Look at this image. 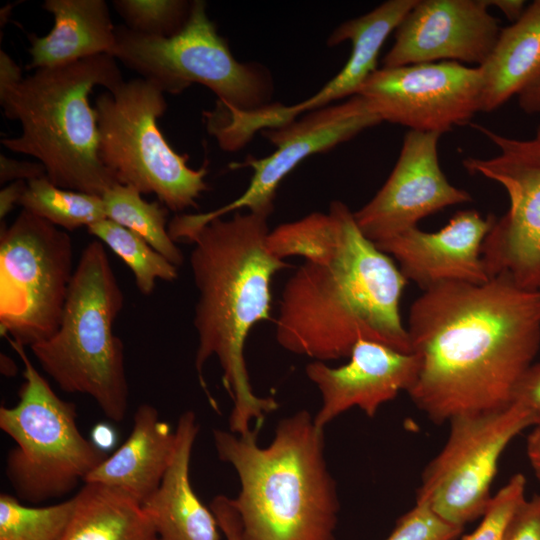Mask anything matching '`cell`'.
I'll return each mask as SVG.
<instances>
[{"label":"cell","instance_id":"1","mask_svg":"<svg viewBox=\"0 0 540 540\" xmlns=\"http://www.w3.org/2000/svg\"><path fill=\"white\" fill-rule=\"evenodd\" d=\"M273 248L282 259L305 260L280 298L275 335L283 349L321 362L349 357L360 340L412 353L400 315L407 280L346 204L281 224Z\"/></svg>","mask_w":540,"mask_h":540},{"label":"cell","instance_id":"2","mask_svg":"<svg viewBox=\"0 0 540 540\" xmlns=\"http://www.w3.org/2000/svg\"><path fill=\"white\" fill-rule=\"evenodd\" d=\"M418 377L407 392L433 423L502 409L540 347V290L505 275L419 296L407 326Z\"/></svg>","mask_w":540,"mask_h":540},{"label":"cell","instance_id":"3","mask_svg":"<svg viewBox=\"0 0 540 540\" xmlns=\"http://www.w3.org/2000/svg\"><path fill=\"white\" fill-rule=\"evenodd\" d=\"M267 219L236 211L230 218L205 223L187 241L194 244L190 266L199 292L193 319L198 335L195 368L211 398L203 369L211 357L218 359L233 401L230 431L239 435L278 408L274 398L254 393L244 356L251 329L271 318L273 276L290 266L267 247Z\"/></svg>","mask_w":540,"mask_h":540},{"label":"cell","instance_id":"4","mask_svg":"<svg viewBox=\"0 0 540 540\" xmlns=\"http://www.w3.org/2000/svg\"><path fill=\"white\" fill-rule=\"evenodd\" d=\"M257 434L258 427L242 435L213 430L219 459L239 478L232 502L243 540H336L337 485L314 416L300 410L281 419L265 447Z\"/></svg>","mask_w":540,"mask_h":540},{"label":"cell","instance_id":"5","mask_svg":"<svg viewBox=\"0 0 540 540\" xmlns=\"http://www.w3.org/2000/svg\"><path fill=\"white\" fill-rule=\"evenodd\" d=\"M109 54L35 70L0 88L4 115L21 124L18 137L1 143L40 162L56 186L102 196L117 183L98 152L97 113L89 103L96 86L112 90L124 80Z\"/></svg>","mask_w":540,"mask_h":540},{"label":"cell","instance_id":"6","mask_svg":"<svg viewBox=\"0 0 540 540\" xmlns=\"http://www.w3.org/2000/svg\"><path fill=\"white\" fill-rule=\"evenodd\" d=\"M123 305L104 245L94 240L74 270L57 332L30 347L61 390L92 397L115 422L125 418L129 396L124 345L112 330Z\"/></svg>","mask_w":540,"mask_h":540},{"label":"cell","instance_id":"7","mask_svg":"<svg viewBox=\"0 0 540 540\" xmlns=\"http://www.w3.org/2000/svg\"><path fill=\"white\" fill-rule=\"evenodd\" d=\"M8 341L23 362L24 382L18 402L0 407V428L16 444L5 474L20 501L39 504L72 492L108 455L81 434L76 405L58 397L23 345Z\"/></svg>","mask_w":540,"mask_h":540},{"label":"cell","instance_id":"8","mask_svg":"<svg viewBox=\"0 0 540 540\" xmlns=\"http://www.w3.org/2000/svg\"><path fill=\"white\" fill-rule=\"evenodd\" d=\"M166 109L165 94L143 78L105 90L95 101L98 152L117 183L153 193L180 214L196 208L208 189V162L193 169L187 164L189 156L170 146L158 125Z\"/></svg>","mask_w":540,"mask_h":540},{"label":"cell","instance_id":"9","mask_svg":"<svg viewBox=\"0 0 540 540\" xmlns=\"http://www.w3.org/2000/svg\"><path fill=\"white\" fill-rule=\"evenodd\" d=\"M111 56L162 92L180 94L193 84L209 88L223 104L250 111L271 104L274 83L269 69L239 62L207 14L203 0H193L183 28L170 37L136 33L116 26Z\"/></svg>","mask_w":540,"mask_h":540},{"label":"cell","instance_id":"10","mask_svg":"<svg viewBox=\"0 0 540 540\" xmlns=\"http://www.w3.org/2000/svg\"><path fill=\"white\" fill-rule=\"evenodd\" d=\"M65 230L24 209L0 230V334L25 346L53 336L73 278Z\"/></svg>","mask_w":540,"mask_h":540},{"label":"cell","instance_id":"11","mask_svg":"<svg viewBox=\"0 0 540 540\" xmlns=\"http://www.w3.org/2000/svg\"><path fill=\"white\" fill-rule=\"evenodd\" d=\"M448 439L425 467L416 493L447 523L464 528L481 518L491 498L500 457L523 430L534 427L521 404L463 414L450 421Z\"/></svg>","mask_w":540,"mask_h":540},{"label":"cell","instance_id":"12","mask_svg":"<svg viewBox=\"0 0 540 540\" xmlns=\"http://www.w3.org/2000/svg\"><path fill=\"white\" fill-rule=\"evenodd\" d=\"M474 127L499 152L486 159L467 157L463 167L499 183L509 198L508 211L495 219L482 245L488 276L505 275L522 288L540 290V125L528 139Z\"/></svg>","mask_w":540,"mask_h":540},{"label":"cell","instance_id":"13","mask_svg":"<svg viewBox=\"0 0 540 540\" xmlns=\"http://www.w3.org/2000/svg\"><path fill=\"white\" fill-rule=\"evenodd\" d=\"M380 123L382 120L366 100L356 94L340 103L303 114L278 128L263 130L261 133L276 149L266 157L249 155L243 162L229 165L231 169H253L244 193L210 212L176 214L168 225L170 236L175 242H187L205 223L241 209L269 217L280 183L304 159L329 151Z\"/></svg>","mask_w":540,"mask_h":540},{"label":"cell","instance_id":"14","mask_svg":"<svg viewBox=\"0 0 540 540\" xmlns=\"http://www.w3.org/2000/svg\"><path fill=\"white\" fill-rule=\"evenodd\" d=\"M482 91L479 66L442 61L382 67L357 94L382 122L442 135L481 112Z\"/></svg>","mask_w":540,"mask_h":540},{"label":"cell","instance_id":"15","mask_svg":"<svg viewBox=\"0 0 540 540\" xmlns=\"http://www.w3.org/2000/svg\"><path fill=\"white\" fill-rule=\"evenodd\" d=\"M441 134L409 130L398 160L375 196L353 212L363 235L374 243L417 227L418 222L446 207L472 201L452 185L438 157Z\"/></svg>","mask_w":540,"mask_h":540},{"label":"cell","instance_id":"16","mask_svg":"<svg viewBox=\"0 0 540 540\" xmlns=\"http://www.w3.org/2000/svg\"><path fill=\"white\" fill-rule=\"evenodd\" d=\"M500 30L487 0H418L396 28L383 67L442 61L480 66Z\"/></svg>","mask_w":540,"mask_h":540},{"label":"cell","instance_id":"17","mask_svg":"<svg viewBox=\"0 0 540 540\" xmlns=\"http://www.w3.org/2000/svg\"><path fill=\"white\" fill-rule=\"evenodd\" d=\"M349 357V362L339 367L314 361L305 368L322 398L314 416L320 429L353 407L374 417L381 405L412 388L420 370L415 353L399 352L367 340L357 342Z\"/></svg>","mask_w":540,"mask_h":540},{"label":"cell","instance_id":"18","mask_svg":"<svg viewBox=\"0 0 540 540\" xmlns=\"http://www.w3.org/2000/svg\"><path fill=\"white\" fill-rule=\"evenodd\" d=\"M495 219L473 209L461 210L437 232L414 227L375 245L423 291L449 282L483 284L490 278L481 250Z\"/></svg>","mask_w":540,"mask_h":540},{"label":"cell","instance_id":"19","mask_svg":"<svg viewBox=\"0 0 540 540\" xmlns=\"http://www.w3.org/2000/svg\"><path fill=\"white\" fill-rule=\"evenodd\" d=\"M199 433L194 412L186 411L175 429V450L158 489L142 503L159 540H220L214 513L193 490L190 460Z\"/></svg>","mask_w":540,"mask_h":540},{"label":"cell","instance_id":"20","mask_svg":"<svg viewBox=\"0 0 540 540\" xmlns=\"http://www.w3.org/2000/svg\"><path fill=\"white\" fill-rule=\"evenodd\" d=\"M175 442V430L160 419L158 410L151 404H141L126 441L84 483L119 488L142 505L158 489L172 460Z\"/></svg>","mask_w":540,"mask_h":540},{"label":"cell","instance_id":"21","mask_svg":"<svg viewBox=\"0 0 540 540\" xmlns=\"http://www.w3.org/2000/svg\"><path fill=\"white\" fill-rule=\"evenodd\" d=\"M54 25L44 36L30 34V69L68 65L101 54H112L115 29L104 0H45Z\"/></svg>","mask_w":540,"mask_h":540},{"label":"cell","instance_id":"22","mask_svg":"<svg viewBox=\"0 0 540 540\" xmlns=\"http://www.w3.org/2000/svg\"><path fill=\"white\" fill-rule=\"evenodd\" d=\"M483 75L481 112H491L511 97L540 85V0L501 28L496 43L479 66Z\"/></svg>","mask_w":540,"mask_h":540},{"label":"cell","instance_id":"23","mask_svg":"<svg viewBox=\"0 0 540 540\" xmlns=\"http://www.w3.org/2000/svg\"><path fill=\"white\" fill-rule=\"evenodd\" d=\"M63 540H159L141 503L127 492L84 483Z\"/></svg>","mask_w":540,"mask_h":540},{"label":"cell","instance_id":"24","mask_svg":"<svg viewBox=\"0 0 540 540\" xmlns=\"http://www.w3.org/2000/svg\"><path fill=\"white\" fill-rule=\"evenodd\" d=\"M106 218L131 230L176 267L184 261L171 238L167 211L158 202H148L135 188L116 183L101 196Z\"/></svg>","mask_w":540,"mask_h":540},{"label":"cell","instance_id":"25","mask_svg":"<svg viewBox=\"0 0 540 540\" xmlns=\"http://www.w3.org/2000/svg\"><path fill=\"white\" fill-rule=\"evenodd\" d=\"M18 205L69 231L106 219L101 196L58 187L47 176L28 181Z\"/></svg>","mask_w":540,"mask_h":540},{"label":"cell","instance_id":"26","mask_svg":"<svg viewBox=\"0 0 540 540\" xmlns=\"http://www.w3.org/2000/svg\"><path fill=\"white\" fill-rule=\"evenodd\" d=\"M87 229L129 267L141 294L150 295L157 279L170 282L177 278V267L131 230L107 218Z\"/></svg>","mask_w":540,"mask_h":540},{"label":"cell","instance_id":"27","mask_svg":"<svg viewBox=\"0 0 540 540\" xmlns=\"http://www.w3.org/2000/svg\"><path fill=\"white\" fill-rule=\"evenodd\" d=\"M76 497L48 506H27L11 494H0V540H63Z\"/></svg>","mask_w":540,"mask_h":540},{"label":"cell","instance_id":"28","mask_svg":"<svg viewBox=\"0 0 540 540\" xmlns=\"http://www.w3.org/2000/svg\"><path fill=\"white\" fill-rule=\"evenodd\" d=\"M112 3L127 28L154 37H170L179 32L192 7V1L186 0H114Z\"/></svg>","mask_w":540,"mask_h":540},{"label":"cell","instance_id":"29","mask_svg":"<svg viewBox=\"0 0 540 540\" xmlns=\"http://www.w3.org/2000/svg\"><path fill=\"white\" fill-rule=\"evenodd\" d=\"M525 489L524 475L514 474L495 495H492L478 527L461 540H503L511 517L526 499Z\"/></svg>","mask_w":540,"mask_h":540},{"label":"cell","instance_id":"30","mask_svg":"<svg viewBox=\"0 0 540 540\" xmlns=\"http://www.w3.org/2000/svg\"><path fill=\"white\" fill-rule=\"evenodd\" d=\"M462 530L440 518L427 502L416 500L385 540H454Z\"/></svg>","mask_w":540,"mask_h":540},{"label":"cell","instance_id":"31","mask_svg":"<svg viewBox=\"0 0 540 540\" xmlns=\"http://www.w3.org/2000/svg\"><path fill=\"white\" fill-rule=\"evenodd\" d=\"M503 540H540V494L525 499L511 517Z\"/></svg>","mask_w":540,"mask_h":540},{"label":"cell","instance_id":"32","mask_svg":"<svg viewBox=\"0 0 540 540\" xmlns=\"http://www.w3.org/2000/svg\"><path fill=\"white\" fill-rule=\"evenodd\" d=\"M512 402L530 412L534 426L540 425V363L532 364L522 375L514 389Z\"/></svg>","mask_w":540,"mask_h":540},{"label":"cell","instance_id":"33","mask_svg":"<svg viewBox=\"0 0 540 540\" xmlns=\"http://www.w3.org/2000/svg\"><path fill=\"white\" fill-rule=\"evenodd\" d=\"M209 508L214 513L220 531L226 540H243L240 517L232 498L217 495L211 501Z\"/></svg>","mask_w":540,"mask_h":540},{"label":"cell","instance_id":"34","mask_svg":"<svg viewBox=\"0 0 540 540\" xmlns=\"http://www.w3.org/2000/svg\"><path fill=\"white\" fill-rule=\"evenodd\" d=\"M46 175V170L40 162L16 160L3 154L0 155V182L18 180L30 181Z\"/></svg>","mask_w":540,"mask_h":540},{"label":"cell","instance_id":"35","mask_svg":"<svg viewBox=\"0 0 540 540\" xmlns=\"http://www.w3.org/2000/svg\"><path fill=\"white\" fill-rule=\"evenodd\" d=\"M27 186V181L18 180L11 182L0 191V218L3 220L19 204Z\"/></svg>","mask_w":540,"mask_h":540},{"label":"cell","instance_id":"36","mask_svg":"<svg viewBox=\"0 0 540 540\" xmlns=\"http://www.w3.org/2000/svg\"><path fill=\"white\" fill-rule=\"evenodd\" d=\"M23 79L21 68L3 50L0 52V88L16 84Z\"/></svg>","mask_w":540,"mask_h":540},{"label":"cell","instance_id":"37","mask_svg":"<svg viewBox=\"0 0 540 540\" xmlns=\"http://www.w3.org/2000/svg\"><path fill=\"white\" fill-rule=\"evenodd\" d=\"M527 457L535 476L540 482V425L534 426L526 443Z\"/></svg>","mask_w":540,"mask_h":540},{"label":"cell","instance_id":"38","mask_svg":"<svg viewBox=\"0 0 540 540\" xmlns=\"http://www.w3.org/2000/svg\"><path fill=\"white\" fill-rule=\"evenodd\" d=\"M487 4L500 10L512 23L522 16L527 7L523 0H487Z\"/></svg>","mask_w":540,"mask_h":540},{"label":"cell","instance_id":"39","mask_svg":"<svg viewBox=\"0 0 540 540\" xmlns=\"http://www.w3.org/2000/svg\"><path fill=\"white\" fill-rule=\"evenodd\" d=\"M91 441L97 448L105 452L114 446L116 433L110 425L99 423L92 430Z\"/></svg>","mask_w":540,"mask_h":540},{"label":"cell","instance_id":"40","mask_svg":"<svg viewBox=\"0 0 540 540\" xmlns=\"http://www.w3.org/2000/svg\"><path fill=\"white\" fill-rule=\"evenodd\" d=\"M518 104L525 113L540 115V85L520 94Z\"/></svg>","mask_w":540,"mask_h":540},{"label":"cell","instance_id":"41","mask_svg":"<svg viewBox=\"0 0 540 540\" xmlns=\"http://www.w3.org/2000/svg\"><path fill=\"white\" fill-rule=\"evenodd\" d=\"M1 373L5 376H15L17 373L15 362L7 355L3 354H1Z\"/></svg>","mask_w":540,"mask_h":540}]
</instances>
